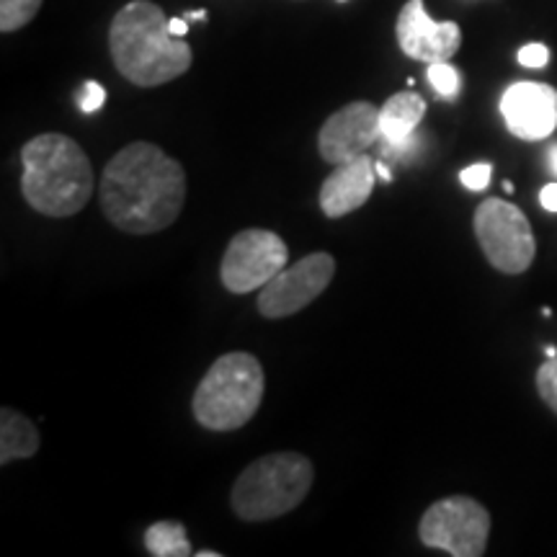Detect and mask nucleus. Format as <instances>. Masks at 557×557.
<instances>
[{
    "instance_id": "nucleus-14",
    "label": "nucleus",
    "mask_w": 557,
    "mask_h": 557,
    "mask_svg": "<svg viewBox=\"0 0 557 557\" xmlns=\"http://www.w3.org/2000/svg\"><path fill=\"white\" fill-rule=\"evenodd\" d=\"M377 169H374L372 156H359L348 163L336 165V171L320 186L318 201L320 212L329 220L346 218V214L357 212L369 201L377 184Z\"/></svg>"
},
{
    "instance_id": "nucleus-23",
    "label": "nucleus",
    "mask_w": 557,
    "mask_h": 557,
    "mask_svg": "<svg viewBox=\"0 0 557 557\" xmlns=\"http://www.w3.org/2000/svg\"><path fill=\"white\" fill-rule=\"evenodd\" d=\"M540 205L547 209V212L557 214V184H547L545 189L540 191Z\"/></svg>"
},
{
    "instance_id": "nucleus-3",
    "label": "nucleus",
    "mask_w": 557,
    "mask_h": 557,
    "mask_svg": "<svg viewBox=\"0 0 557 557\" xmlns=\"http://www.w3.org/2000/svg\"><path fill=\"white\" fill-rule=\"evenodd\" d=\"M21 194L45 218H73L94 197V165L73 137L45 132L21 148Z\"/></svg>"
},
{
    "instance_id": "nucleus-11",
    "label": "nucleus",
    "mask_w": 557,
    "mask_h": 557,
    "mask_svg": "<svg viewBox=\"0 0 557 557\" xmlns=\"http://www.w3.org/2000/svg\"><path fill=\"white\" fill-rule=\"evenodd\" d=\"M395 37H398L400 50L410 60L426 62H449L455 58L459 45H462V32L455 21H434L426 13L423 0H408L398 13L395 24Z\"/></svg>"
},
{
    "instance_id": "nucleus-2",
    "label": "nucleus",
    "mask_w": 557,
    "mask_h": 557,
    "mask_svg": "<svg viewBox=\"0 0 557 557\" xmlns=\"http://www.w3.org/2000/svg\"><path fill=\"white\" fill-rule=\"evenodd\" d=\"M109 50L122 78L139 88H156L181 78L194 52L171 34V21L150 0H132L109 26Z\"/></svg>"
},
{
    "instance_id": "nucleus-24",
    "label": "nucleus",
    "mask_w": 557,
    "mask_h": 557,
    "mask_svg": "<svg viewBox=\"0 0 557 557\" xmlns=\"http://www.w3.org/2000/svg\"><path fill=\"white\" fill-rule=\"evenodd\" d=\"M374 169H377V176L385 181V184H393V171H389L387 160H374Z\"/></svg>"
},
{
    "instance_id": "nucleus-27",
    "label": "nucleus",
    "mask_w": 557,
    "mask_h": 557,
    "mask_svg": "<svg viewBox=\"0 0 557 557\" xmlns=\"http://www.w3.org/2000/svg\"><path fill=\"white\" fill-rule=\"evenodd\" d=\"M189 18H197V21H205V18H207V11H191V13H189V16H186V21H189Z\"/></svg>"
},
{
    "instance_id": "nucleus-5",
    "label": "nucleus",
    "mask_w": 557,
    "mask_h": 557,
    "mask_svg": "<svg viewBox=\"0 0 557 557\" xmlns=\"http://www.w3.org/2000/svg\"><path fill=\"white\" fill-rule=\"evenodd\" d=\"M315 468L299 451H274L250 462L235 480L230 506L243 521H271L308 498Z\"/></svg>"
},
{
    "instance_id": "nucleus-22",
    "label": "nucleus",
    "mask_w": 557,
    "mask_h": 557,
    "mask_svg": "<svg viewBox=\"0 0 557 557\" xmlns=\"http://www.w3.org/2000/svg\"><path fill=\"white\" fill-rule=\"evenodd\" d=\"M519 62L524 67L540 70L549 62V50L545 45H527V47H521V50H519Z\"/></svg>"
},
{
    "instance_id": "nucleus-26",
    "label": "nucleus",
    "mask_w": 557,
    "mask_h": 557,
    "mask_svg": "<svg viewBox=\"0 0 557 557\" xmlns=\"http://www.w3.org/2000/svg\"><path fill=\"white\" fill-rule=\"evenodd\" d=\"M547 163H549V171H553L555 176H557V143L549 145V150H547Z\"/></svg>"
},
{
    "instance_id": "nucleus-19",
    "label": "nucleus",
    "mask_w": 557,
    "mask_h": 557,
    "mask_svg": "<svg viewBox=\"0 0 557 557\" xmlns=\"http://www.w3.org/2000/svg\"><path fill=\"white\" fill-rule=\"evenodd\" d=\"M537 393L542 403H547V408L557 416V359H549L537 369Z\"/></svg>"
},
{
    "instance_id": "nucleus-21",
    "label": "nucleus",
    "mask_w": 557,
    "mask_h": 557,
    "mask_svg": "<svg viewBox=\"0 0 557 557\" xmlns=\"http://www.w3.org/2000/svg\"><path fill=\"white\" fill-rule=\"evenodd\" d=\"M491 176H493L491 163H472L470 169L459 173V181H462L470 191H485L487 184H491Z\"/></svg>"
},
{
    "instance_id": "nucleus-28",
    "label": "nucleus",
    "mask_w": 557,
    "mask_h": 557,
    "mask_svg": "<svg viewBox=\"0 0 557 557\" xmlns=\"http://www.w3.org/2000/svg\"><path fill=\"white\" fill-rule=\"evenodd\" d=\"M545 354H547V359H557V348L555 346H547Z\"/></svg>"
},
{
    "instance_id": "nucleus-4",
    "label": "nucleus",
    "mask_w": 557,
    "mask_h": 557,
    "mask_svg": "<svg viewBox=\"0 0 557 557\" xmlns=\"http://www.w3.org/2000/svg\"><path fill=\"white\" fill-rule=\"evenodd\" d=\"M263 377L261 361L248 351H230L201 377L194 393V418L207 431H238L250 423L259 413L263 400Z\"/></svg>"
},
{
    "instance_id": "nucleus-30",
    "label": "nucleus",
    "mask_w": 557,
    "mask_h": 557,
    "mask_svg": "<svg viewBox=\"0 0 557 557\" xmlns=\"http://www.w3.org/2000/svg\"><path fill=\"white\" fill-rule=\"evenodd\" d=\"M199 557H220V553H197Z\"/></svg>"
},
{
    "instance_id": "nucleus-16",
    "label": "nucleus",
    "mask_w": 557,
    "mask_h": 557,
    "mask_svg": "<svg viewBox=\"0 0 557 557\" xmlns=\"http://www.w3.org/2000/svg\"><path fill=\"white\" fill-rule=\"evenodd\" d=\"M145 549L152 557H189L194 555L186 527L178 521H156L145 532Z\"/></svg>"
},
{
    "instance_id": "nucleus-6",
    "label": "nucleus",
    "mask_w": 557,
    "mask_h": 557,
    "mask_svg": "<svg viewBox=\"0 0 557 557\" xmlns=\"http://www.w3.org/2000/svg\"><path fill=\"white\" fill-rule=\"evenodd\" d=\"M478 246L493 269L517 276L534 263L537 240L527 214L506 199H485L472 218Z\"/></svg>"
},
{
    "instance_id": "nucleus-15",
    "label": "nucleus",
    "mask_w": 557,
    "mask_h": 557,
    "mask_svg": "<svg viewBox=\"0 0 557 557\" xmlns=\"http://www.w3.org/2000/svg\"><path fill=\"white\" fill-rule=\"evenodd\" d=\"M39 431L32 418L9 406L0 408V465L32 459L39 451Z\"/></svg>"
},
{
    "instance_id": "nucleus-1",
    "label": "nucleus",
    "mask_w": 557,
    "mask_h": 557,
    "mask_svg": "<svg viewBox=\"0 0 557 557\" xmlns=\"http://www.w3.org/2000/svg\"><path fill=\"white\" fill-rule=\"evenodd\" d=\"M184 201V165L152 143L127 145L101 173V212L122 233L152 235L171 227Z\"/></svg>"
},
{
    "instance_id": "nucleus-10",
    "label": "nucleus",
    "mask_w": 557,
    "mask_h": 557,
    "mask_svg": "<svg viewBox=\"0 0 557 557\" xmlns=\"http://www.w3.org/2000/svg\"><path fill=\"white\" fill-rule=\"evenodd\" d=\"M382 139L380 107L369 101H351L325 120L318 132V152L325 163L341 165L364 156Z\"/></svg>"
},
{
    "instance_id": "nucleus-9",
    "label": "nucleus",
    "mask_w": 557,
    "mask_h": 557,
    "mask_svg": "<svg viewBox=\"0 0 557 557\" xmlns=\"http://www.w3.org/2000/svg\"><path fill=\"white\" fill-rule=\"evenodd\" d=\"M336 276V259L331 253H310L271 278L259 289V312L269 320L297 315L329 289Z\"/></svg>"
},
{
    "instance_id": "nucleus-25",
    "label": "nucleus",
    "mask_w": 557,
    "mask_h": 557,
    "mask_svg": "<svg viewBox=\"0 0 557 557\" xmlns=\"http://www.w3.org/2000/svg\"><path fill=\"white\" fill-rule=\"evenodd\" d=\"M186 32H189V24H186V18H171V34L173 37H186Z\"/></svg>"
},
{
    "instance_id": "nucleus-12",
    "label": "nucleus",
    "mask_w": 557,
    "mask_h": 557,
    "mask_svg": "<svg viewBox=\"0 0 557 557\" xmlns=\"http://www.w3.org/2000/svg\"><path fill=\"white\" fill-rule=\"evenodd\" d=\"M500 114L513 137L540 143L557 129V90L547 83H513L500 99Z\"/></svg>"
},
{
    "instance_id": "nucleus-29",
    "label": "nucleus",
    "mask_w": 557,
    "mask_h": 557,
    "mask_svg": "<svg viewBox=\"0 0 557 557\" xmlns=\"http://www.w3.org/2000/svg\"><path fill=\"white\" fill-rule=\"evenodd\" d=\"M504 191H508V194L513 191V184H511V181H504Z\"/></svg>"
},
{
    "instance_id": "nucleus-17",
    "label": "nucleus",
    "mask_w": 557,
    "mask_h": 557,
    "mask_svg": "<svg viewBox=\"0 0 557 557\" xmlns=\"http://www.w3.org/2000/svg\"><path fill=\"white\" fill-rule=\"evenodd\" d=\"M45 0H0V32L11 34L24 29L37 16Z\"/></svg>"
},
{
    "instance_id": "nucleus-7",
    "label": "nucleus",
    "mask_w": 557,
    "mask_h": 557,
    "mask_svg": "<svg viewBox=\"0 0 557 557\" xmlns=\"http://www.w3.org/2000/svg\"><path fill=\"white\" fill-rule=\"evenodd\" d=\"M491 537V513L470 496H449L426 508L418 524V540L455 557H480Z\"/></svg>"
},
{
    "instance_id": "nucleus-8",
    "label": "nucleus",
    "mask_w": 557,
    "mask_h": 557,
    "mask_svg": "<svg viewBox=\"0 0 557 557\" xmlns=\"http://www.w3.org/2000/svg\"><path fill=\"white\" fill-rule=\"evenodd\" d=\"M289 248L271 230L250 227L235 235L222 256L220 278L222 287L233 295L259 292L274 278L278 271L287 269Z\"/></svg>"
},
{
    "instance_id": "nucleus-31",
    "label": "nucleus",
    "mask_w": 557,
    "mask_h": 557,
    "mask_svg": "<svg viewBox=\"0 0 557 557\" xmlns=\"http://www.w3.org/2000/svg\"><path fill=\"white\" fill-rule=\"evenodd\" d=\"M338 3H344V0H338Z\"/></svg>"
},
{
    "instance_id": "nucleus-20",
    "label": "nucleus",
    "mask_w": 557,
    "mask_h": 557,
    "mask_svg": "<svg viewBox=\"0 0 557 557\" xmlns=\"http://www.w3.org/2000/svg\"><path fill=\"white\" fill-rule=\"evenodd\" d=\"M75 101H78L83 114H96V111L107 103V88L94 81L83 83V88L78 90V96H75Z\"/></svg>"
},
{
    "instance_id": "nucleus-18",
    "label": "nucleus",
    "mask_w": 557,
    "mask_h": 557,
    "mask_svg": "<svg viewBox=\"0 0 557 557\" xmlns=\"http://www.w3.org/2000/svg\"><path fill=\"white\" fill-rule=\"evenodd\" d=\"M429 83L442 99H457L459 86H462V78H459V70L451 67L449 62H434L429 65Z\"/></svg>"
},
{
    "instance_id": "nucleus-13",
    "label": "nucleus",
    "mask_w": 557,
    "mask_h": 557,
    "mask_svg": "<svg viewBox=\"0 0 557 557\" xmlns=\"http://www.w3.org/2000/svg\"><path fill=\"white\" fill-rule=\"evenodd\" d=\"M423 116H426L423 96L413 90H400V94L389 96L380 109L382 139L377 143V156L387 163H403L408 156H416L421 148L418 127H421Z\"/></svg>"
}]
</instances>
